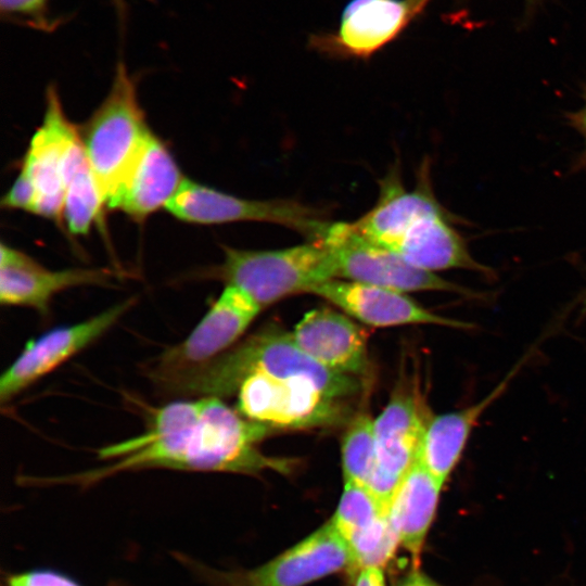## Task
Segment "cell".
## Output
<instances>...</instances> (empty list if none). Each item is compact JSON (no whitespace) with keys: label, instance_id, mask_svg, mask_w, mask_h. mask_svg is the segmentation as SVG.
<instances>
[{"label":"cell","instance_id":"27","mask_svg":"<svg viewBox=\"0 0 586 586\" xmlns=\"http://www.w3.org/2000/svg\"><path fill=\"white\" fill-rule=\"evenodd\" d=\"M8 586H79L72 579L52 571H31L8 578Z\"/></svg>","mask_w":586,"mask_h":586},{"label":"cell","instance_id":"5","mask_svg":"<svg viewBox=\"0 0 586 586\" xmlns=\"http://www.w3.org/2000/svg\"><path fill=\"white\" fill-rule=\"evenodd\" d=\"M235 394L241 416L272 430L331 426L347 415L346 402L330 397L304 379L257 371L242 381Z\"/></svg>","mask_w":586,"mask_h":586},{"label":"cell","instance_id":"17","mask_svg":"<svg viewBox=\"0 0 586 586\" xmlns=\"http://www.w3.org/2000/svg\"><path fill=\"white\" fill-rule=\"evenodd\" d=\"M442 207L430 183L428 162L423 164L418 184L412 190L405 189L399 169L395 167L381 179L374 206L349 226L369 242L392 251L413 219Z\"/></svg>","mask_w":586,"mask_h":586},{"label":"cell","instance_id":"13","mask_svg":"<svg viewBox=\"0 0 586 586\" xmlns=\"http://www.w3.org/2000/svg\"><path fill=\"white\" fill-rule=\"evenodd\" d=\"M119 277L120 271L109 268L50 270L26 253L1 244V304L34 309L42 318L49 316L51 301L56 294L75 286H106Z\"/></svg>","mask_w":586,"mask_h":586},{"label":"cell","instance_id":"2","mask_svg":"<svg viewBox=\"0 0 586 586\" xmlns=\"http://www.w3.org/2000/svg\"><path fill=\"white\" fill-rule=\"evenodd\" d=\"M279 378L304 379L330 397L346 402L365 386L360 378L337 373L305 354L292 333L266 327L235 343L209 362L187 371L155 387L165 397H217L237 393L253 372Z\"/></svg>","mask_w":586,"mask_h":586},{"label":"cell","instance_id":"15","mask_svg":"<svg viewBox=\"0 0 586 586\" xmlns=\"http://www.w3.org/2000/svg\"><path fill=\"white\" fill-rule=\"evenodd\" d=\"M46 100L42 125L29 142L21 169L35 190L33 214L60 221L64 206L63 154L74 125L67 119L53 87L47 90Z\"/></svg>","mask_w":586,"mask_h":586},{"label":"cell","instance_id":"31","mask_svg":"<svg viewBox=\"0 0 586 586\" xmlns=\"http://www.w3.org/2000/svg\"><path fill=\"white\" fill-rule=\"evenodd\" d=\"M578 303L581 305V310L582 313H586V290H584L583 293H581L579 297H578Z\"/></svg>","mask_w":586,"mask_h":586},{"label":"cell","instance_id":"6","mask_svg":"<svg viewBox=\"0 0 586 586\" xmlns=\"http://www.w3.org/2000/svg\"><path fill=\"white\" fill-rule=\"evenodd\" d=\"M166 209L177 219L198 225L257 221L281 225L308 240L319 239L330 222L323 213L295 200H250L186 178Z\"/></svg>","mask_w":586,"mask_h":586},{"label":"cell","instance_id":"14","mask_svg":"<svg viewBox=\"0 0 586 586\" xmlns=\"http://www.w3.org/2000/svg\"><path fill=\"white\" fill-rule=\"evenodd\" d=\"M309 293L329 301L345 314L373 327L404 324H437L453 329L470 330L474 324L435 314L403 292L332 279L314 286Z\"/></svg>","mask_w":586,"mask_h":586},{"label":"cell","instance_id":"16","mask_svg":"<svg viewBox=\"0 0 586 586\" xmlns=\"http://www.w3.org/2000/svg\"><path fill=\"white\" fill-rule=\"evenodd\" d=\"M292 336L305 354L331 371L364 378L369 370L366 331L334 309L308 311Z\"/></svg>","mask_w":586,"mask_h":586},{"label":"cell","instance_id":"20","mask_svg":"<svg viewBox=\"0 0 586 586\" xmlns=\"http://www.w3.org/2000/svg\"><path fill=\"white\" fill-rule=\"evenodd\" d=\"M409 264L429 271L467 269L493 275L475 260L466 241L453 227V215L444 207L413 219L392 250Z\"/></svg>","mask_w":586,"mask_h":586},{"label":"cell","instance_id":"9","mask_svg":"<svg viewBox=\"0 0 586 586\" xmlns=\"http://www.w3.org/2000/svg\"><path fill=\"white\" fill-rule=\"evenodd\" d=\"M342 571L354 573L353 557L329 521L255 569L215 571L209 579L214 586H306Z\"/></svg>","mask_w":586,"mask_h":586},{"label":"cell","instance_id":"7","mask_svg":"<svg viewBox=\"0 0 586 586\" xmlns=\"http://www.w3.org/2000/svg\"><path fill=\"white\" fill-rule=\"evenodd\" d=\"M321 239L331 251L335 279L378 285L398 292L440 291L480 298L481 292L418 268L395 252L357 234L349 222L328 226Z\"/></svg>","mask_w":586,"mask_h":586},{"label":"cell","instance_id":"1","mask_svg":"<svg viewBox=\"0 0 586 586\" xmlns=\"http://www.w3.org/2000/svg\"><path fill=\"white\" fill-rule=\"evenodd\" d=\"M273 431L241 416L221 398L176 400L149 411L139 435L98 450L110 464L78 474L35 479L41 484L88 486L109 476L143 469L256 474L288 473L293 462L268 457L258 444Z\"/></svg>","mask_w":586,"mask_h":586},{"label":"cell","instance_id":"21","mask_svg":"<svg viewBox=\"0 0 586 586\" xmlns=\"http://www.w3.org/2000/svg\"><path fill=\"white\" fill-rule=\"evenodd\" d=\"M444 484L419 460L402 480L387 505V518L404 547L419 565V558L434 522Z\"/></svg>","mask_w":586,"mask_h":586},{"label":"cell","instance_id":"4","mask_svg":"<svg viewBox=\"0 0 586 586\" xmlns=\"http://www.w3.org/2000/svg\"><path fill=\"white\" fill-rule=\"evenodd\" d=\"M79 132L107 207L152 133L124 63L117 65L109 94Z\"/></svg>","mask_w":586,"mask_h":586},{"label":"cell","instance_id":"30","mask_svg":"<svg viewBox=\"0 0 586 586\" xmlns=\"http://www.w3.org/2000/svg\"><path fill=\"white\" fill-rule=\"evenodd\" d=\"M570 125L581 133L586 144V89L584 90V104L566 116ZM586 154V153H585Z\"/></svg>","mask_w":586,"mask_h":586},{"label":"cell","instance_id":"10","mask_svg":"<svg viewBox=\"0 0 586 586\" xmlns=\"http://www.w3.org/2000/svg\"><path fill=\"white\" fill-rule=\"evenodd\" d=\"M137 303L135 297L74 324L61 326L28 341L0 378V403L5 405L100 337Z\"/></svg>","mask_w":586,"mask_h":586},{"label":"cell","instance_id":"3","mask_svg":"<svg viewBox=\"0 0 586 586\" xmlns=\"http://www.w3.org/2000/svg\"><path fill=\"white\" fill-rule=\"evenodd\" d=\"M221 247L224 260L198 272V277L235 286L262 308L335 279L331 251L321 238L278 250Z\"/></svg>","mask_w":586,"mask_h":586},{"label":"cell","instance_id":"25","mask_svg":"<svg viewBox=\"0 0 586 586\" xmlns=\"http://www.w3.org/2000/svg\"><path fill=\"white\" fill-rule=\"evenodd\" d=\"M35 204V190L27 174L21 169L11 189L3 195L1 207L8 209H23L33 213Z\"/></svg>","mask_w":586,"mask_h":586},{"label":"cell","instance_id":"24","mask_svg":"<svg viewBox=\"0 0 586 586\" xmlns=\"http://www.w3.org/2000/svg\"><path fill=\"white\" fill-rule=\"evenodd\" d=\"M374 420L367 413L355 416L342 437L344 482L367 486L375 463Z\"/></svg>","mask_w":586,"mask_h":586},{"label":"cell","instance_id":"32","mask_svg":"<svg viewBox=\"0 0 586 586\" xmlns=\"http://www.w3.org/2000/svg\"><path fill=\"white\" fill-rule=\"evenodd\" d=\"M426 1L429 2L430 0H426Z\"/></svg>","mask_w":586,"mask_h":586},{"label":"cell","instance_id":"18","mask_svg":"<svg viewBox=\"0 0 586 586\" xmlns=\"http://www.w3.org/2000/svg\"><path fill=\"white\" fill-rule=\"evenodd\" d=\"M184 180L167 145L151 133L107 208L141 222L166 208Z\"/></svg>","mask_w":586,"mask_h":586},{"label":"cell","instance_id":"8","mask_svg":"<svg viewBox=\"0 0 586 586\" xmlns=\"http://www.w3.org/2000/svg\"><path fill=\"white\" fill-rule=\"evenodd\" d=\"M260 310L249 294L226 285L190 334L143 368L145 377L157 387L209 362L240 341Z\"/></svg>","mask_w":586,"mask_h":586},{"label":"cell","instance_id":"19","mask_svg":"<svg viewBox=\"0 0 586 586\" xmlns=\"http://www.w3.org/2000/svg\"><path fill=\"white\" fill-rule=\"evenodd\" d=\"M525 360L522 358L517 362L479 402L459 410L429 418L418 460L441 483L445 484L458 466L472 431L484 411L504 394Z\"/></svg>","mask_w":586,"mask_h":586},{"label":"cell","instance_id":"23","mask_svg":"<svg viewBox=\"0 0 586 586\" xmlns=\"http://www.w3.org/2000/svg\"><path fill=\"white\" fill-rule=\"evenodd\" d=\"M386 514L385 506L367 486L344 482L343 493L330 522L348 545Z\"/></svg>","mask_w":586,"mask_h":586},{"label":"cell","instance_id":"28","mask_svg":"<svg viewBox=\"0 0 586 586\" xmlns=\"http://www.w3.org/2000/svg\"><path fill=\"white\" fill-rule=\"evenodd\" d=\"M394 586H444L420 570L419 565H413L405 573Z\"/></svg>","mask_w":586,"mask_h":586},{"label":"cell","instance_id":"12","mask_svg":"<svg viewBox=\"0 0 586 586\" xmlns=\"http://www.w3.org/2000/svg\"><path fill=\"white\" fill-rule=\"evenodd\" d=\"M425 0H351L336 33L313 38V46L333 56L368 59L396 39L422 12Z\"/></svg>","mask_w":586,"mask_h":586},{"label":"cell","instance_id":"29","mask_svg":"<svg viewBox=\"0 0 586 586\" xmlns=\"http://www.w3.org/2000/svg\"><path fill=\"white\" fill-rule=\"evenodd\" d=\"M354 586H386L382 568H364L356 572Z\"/></svg>","mask_w":586,"mask_h":586},{"label":"cell","instance_id":"11","mask_svg":"<svg viewBox=\"0 0 586 586\" xmlns=\"http://www.w3.org/2000/svg\"><path fill=\"white\" fill-rule=\"evenodd\" d=\"M429 418L417 391L400 386L374 419L375 463L367 487L386 509L397 486L418 460Z\"/></svg>","mask_w":586,"mask_h":586},{"label":"cell","instance_id":"22","mask_svg":"<svg viewBox=\"0 0 586 586\" xmlns=\"http://www.w3.org/2000/svg\"><path fill=\"white\" fill-rule=\"evenodd\" d=\"M63 220L73 234H86L105 207L98 181L87 157L79 129H71L63 154Z\"/></svg>","mask_w":586,"mask_h":586},{"label":"cell","instance_id":"26","mask_svg":"<svg viewBox=\"0 0 586 586\" xmlns=\"http://www.w3.org/2000/svg\"><path fill=\"white\" fill-rule=\"evenodd\" d=\"M48 0H0L2 13L20 15L37 24H47Z\"/></svg>","mask_w":586,"mask_h":586}]
</instances>
